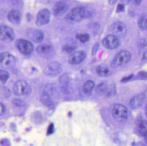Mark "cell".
<instances>
[{"mask_svg":"<svg viewBox=\"0 0 147 146\" xmlns=\"http://www.w3.org/2000/svg\"><path fill=\"white\" fill-rule=\"evenodd\" d=\"M76 48L74 46L71 45H65L63 48L64 51L68 53H71L76 50Z\"/></svg>","mask_w":147,"mask_h":146,"instance_id":"cell-27","label":"cell"},{"mask_svg":"<svg viewBox=\"0 0 147 146\" xmlns=\"http://www.w3.org/2000/svg\"><path fill=\"white\" fill-rule=\"evenodd\" d=\"M41 100L42 103L47 107H50L53 104L51 98L47 92L44 91L41 94Z\"/></svg>","mask_w":147,"mask_h":146,"instance_id":"cell-20","label":"cell"},{"mask_svg":"<svg viewBox=\"0 0 147 146\" xmlns=\"http://www.w3.org/2000/svg\"><path fill=\"white\" fill-rule=\"evenodd\" d=\"M9 77V74L7 71L0 69V81L2 84H5Z\"/></svg>","mask_w":147,"mask_h":146,"instance_id":"cell-23","label":"cell"},{"mask_svg":"<svg viewBox=\"0 0 147 146\" xmlns=\"http://www.w3.org/2000/svg\"><path fill=\"white\" fill-rule=\"evenodd\" d=\"M99 46H100L99 44L98 43H96L94 45L93 47H92V55H95L96 54L98 51V49H99Z\"/></svg>","mask_w":147,"mask_h":146,"instance_id":"cell-28","label":"cell"},{"mask_svg":"<svg viewBox=\"0 0 147 146\" xmlns=\"http://www.w3.org/2000/svg\"><path fill=\"white\" fill-rule=\"evenodd\" d=\"M103 45L108 49H115L120 45V41L117 37L115 35H109L102 41Z\"/></svg>","mask_w":147,"mask_h":146,"instance_id":"cell-10","label":"cell"},{"mask_svg":"<svg viewBox=\"0 0 147 146\" xmlns=\"http://www.w3.org/2000/svg\"><path fill=\"white\" fill-rule=\"evenodd\" d=\"M145 99L144 95L140 94L135 96L130 101L129 106L132 109H136L139 108L143 103Z\"/></svg>","mask_w":147,"mask_h":146,"instance_id":"cell-16","label":"cell"},{"mask_svg":"<svg viewBox=\"0 0 147 146\" xmlns=\"http://www.w3.org/2000/svg\"><path fill=\"white\" fill-rule=\"evenodd\" d=\"M16 48L20 52L24 55H29L32 52L34 49L32 44L26 39H17L15 43Z\"/></svg>","mask_w":147,"mask_h":146,"instance_id":"cell-6","label":"cell"},{"mask_svg":"<svg viewBox=\"0 0 147 146\" xmlns=\"http://www.w3.org/2000/svg\"><path fill=\"white\" fill-rule=\"evenodd\" d=\"M86 57V54L84 51H78L71 55L68 58L69 63L72 65L79 64L84 61Z\"/></svg>","mask_w":147,"mask_h":146,"instance_id":"cell-12","label":"cell"},{"mask_svg":"<svg viewBox=\"0 0 147 146\" xmlns=\"http://www.w3.org/2000/svg\"><path fill=\"white\" fill-rule=\"evenodd\" d=\"M62 66L60 63L57 61L52 62L45 68L44 73L49 77H56L62 72Z\"/></svg>","mask_w":147,"mask_h":146,"instance_id":"cell-8","label":"cell"},{"mask_svg":"<svg viewBox=\"0 0 147 146\" xmlns=\"http://www.w3.org/2000/svg\"><path fill=\"white\" fill-rule=\"evenodd\" d=\"M52 49L51 45H41L38 46L36 49V51L39 54H46L51 51Z\"/></svg>","mask_w":147,"mask_h":146,"instance_id":"cell-21","label":"cell"},{"mask_svg":"<svg viewBox=\"0 0 147 146\" xmlns=\"http://www.w3.org/2000/svg\"><path fill=\"white\" fill-rule=\"evenodd\" d=\"M86 14V10L84 8L78 7L72 9L66 15V19L70 22H77L84 18Z\"/></svg>","mask_w":147,"mask_h":146,"instance_id":"cell-5","label":"cell"},{"mask_svg":"<svg viewBox=\"0 0 147 146\" xmlns=\"http://www.w3.org/2000/svg\"><path fill=\"white\" fill-rule=\"evenodd\" d=\"M124 7L122 4H119L117 6V13H121V12H123L124 11Z\"/></svg>","mask_w":147,"mask_h":146,"instance_id":"cell-30","label":"cell"},{"mask_svg":"<svg viewBox=\"0 0 147 146\" xmlns=\"http://www.w3.org/2000/svg\"><path fill=\"white\" fill-rule=\"evenodd\" d=\"M137 130L142 136H145L147 134V122L141 121L137 124Z\"/></svg>","mask_w":147,"mask_h":146,"instance_id":"cell-18","label":"cell"},{"mask_svg":"<svg viewBox=\"0 0 147 146\" xmlns=\"http://www.w3.org/2000/svg\"><path fill=\"white\" fill-rule=\"evenodd\" d=\"M131 54L127 50H122L117 53L111 62V67L117 68L128 63L131 59Z\"/></svg>","mask_w":147,"mask_h":146,"instance_id":"cell-1","label":"cell"},{"mask_svg":"<svg viewBox=\"0 0 147 146\" xmlns=\"http://www.w3.org/2000/svg\"><path fill=\"white\" fill-rule=\"evenodd\" d=\"M6 111V108L5 105L2 103H0V116L3 115Z\"/></svg>","mask_w":147,"mask_h":146,"instance_id":"cell-29","label":"cell"},{"mask_svg":"<svg viewBox=\"0 0 147 146\" xmlns=\"http://www.w3.org/2000/svg\"><path fill=\"white\" fill-rule=\"evenodd\" d=\"M76 37L82 43H85L89 41L90 37L87 34H78L76 35Z\"/></svg>","mask_w":147,"mask_h":146,"instance_id":"cell-24","label":"cell"},{"mask_svg":"<svg viewBox=\"0 0 147 146\" xmlns=\"http://www.w3.org/2000/svg\"><path fill=\"white\" fill-rule=\"evenodd\" d=\"M111 31L115 36L117 37L123 38L127 33V27L122 22L117 21L112 25Z\"/></svg>","mask_w":147,"mask_h":146,"instance_id":"cell-11","label":"cell"},{"mask_svg":"<svg viewBox=\"0 0 147 146\" xmlns=\"http://www.w3.org/2000/svg\"><path fill=\"white\" fill-rule=\"evenodd\" d=\"M142 1V0H135V1L136 3V4H138V5H139V4H140V3H141Z\"/></svg>","mask_w":147,"mask_h":146,"instance_id":"cell-36","label":"cell"},{"mask_svg":"<svg viewBox=\"0 0 147 146\" xmlns=\"http://www.w3.org/2000/svg\"><path fill=\"white\" fill-rule=\"evenodd\" d=\"M144 137H145V140H146V142L147 143V134Z\"/></svg>","mask_w":147,"mask_h":146,"instance_id":"cell-38","label":"cell"},{"mask_svg":"<svg viewBox=\"0 0 147 146\" xmlns=\"http://www.w3.org/2000/svg\"><path fill=\"white\" fill-rule=\"evenodd\" d=\"M15 34L12 28L6 25L0 27V40L6 43H10L14 39Z\"/></svg>","mask_w":147,"mask_h":146,"instance_id":"cell-7","label":"cell"},{"mask_svg":"<svg viewBox=\"0 0 147 146\" xmlns=\"http://www.w3.org/2000/svg\"><path fill=\"white\" fill-rule=\"evenodd\" d=\"M13 92L18 96H27L31 93V90L28 83L23 80H20L16 82L13 88Z\"/></svg>","mask_w":147,"mask_h":146,"instance_id":"cell-2","label":"cell"},{"mask_svg":"<svg viewBox=\"0 0 147 146\" xmlns=\"http://www.w3.org/2000/svg\"><path fill=\"white\" fill-rule=\"evenodd\" d=\"M12 103L16 106H24L26 105V103L24 101L19 99H13Z\"/></svg>","mask_w":147,"mask_h":146,"instance_id":"cell-26","label":"cell"},{"mask_svg":"<svg viewBox=\"0 0 147 146\" xmlns=\"http://www.w3.org/2000/svg\"><path fill=\"white\" fill-rule=\"evenodd\" d=\"M117 1V0H109V4L110 5H113V4H115Z\"/></svg>","mask_w":147,"mask_h":146,"instance_id":"cell-34","label":"cell"},{"mask_svg":"<svg viewBox=\"0 0 147 146\" xmlns=\"http://www.w3.org/2000/svg\"><path fill=\"white\" fill-rule=\"evenodd\" d=\"M68 6L65 3L59 1L56 3L53 7V13L56 16H61L66 12Z\"/></svg>","mask_w":147,"mask_h":146,"instance_id":"cell-15","label":"cell"},{"mask_svg":"<svg viewBox=\"0 0 147 146\" xmlns=\"http://www.w3.org/2000/svg\"><path fill=\"white\" fill-rule=\"evenodd\" d=\"M139 27L142 30L147 29V20L145 18H141L139 20L138 22Z\"/></svg>","mask_w":147,"mask_h":146,"instance_id":"cell-25","label":"cell"},{"mask_svg":"<svg viewBox=\"0 0 147 146\" xmlns=\"http://www.w3.org/2000/svg\"><path fill=\"white\" fill-rule=\"evenodd\" d=\"M145 113H146V116L147 118V104L146 107V109H145Z\"/></svg>","mask_w":147,"mask_h":146,"instance_id":"cell-37","label":"cell"},{"mask_svg":"<svg viewBox=\"0 0 147 146\" xmlns=\"http://www.w3.org/2000/svg\"><path fill=\"white\" fill-rule=\"evenodd\" d=\"M108 86L105 83L99 84L96 88V92L99 94H106L108 92Z\"/></svg>","mask_w":147,"mask_h":146,"instance_id":"cell-22","label":"cell"},{"mask_svg":"<svg viewBox=\"0 0 147 146\" xmlns=\"http://www.w3.org/2000/svg\"><path fill=\"white\" fill-rule=\"evenodd\" d=\"M27 36L34 43H39L44 39V33L40 30L30 29L28 31Z\"/></svg>","mask_w":147,"mask_h":146,"instance_id":"cell-13","label":"cell"},{"mask_svg":"<svg viewBox=\"0 0 147 146\" xmlns=\"http://www.w3.org/2000/svg\"><path fill=\"white\" fill-rule=\"evenodd\" d=\"M112 114L117 121L121 122H124L127 119V109L122 105L117 104L113 107Z\"/></svg>","mask_w":147,"mask_h":146,"instance_id":"cell-4","label":"cell"},{"mask_svg":"<svg viewBox=\"0 0 147 146\" xmlns=\"http://www.w3.org/2000/svg\"><path fill=\"white\" fill-rule=\"evenodd\" d=\"M16 63V59L13 55L8 52L0 54V66L5 69L13 68Z\"/></svg>","mask_w":147,"mask_h":146,"instance_id":"cell-3","label":"cell"},{"mask_svg":"<svg viewBox=\"0 0 147 146\" xmlns=\"http://www.w3.org/2000/svg\"><path fill=\"white\" fill-rule=\"evenodd\" d=\"M95 86L94 82L92 81L89 80L86 81L83 86V90L86 95H90L92 92Z\"/></svg>","mask_w":147,"mask_h":146,"instance_id":"cell-19","label":"cell"},{"mask_svg":"<svg viewBox=\"0 0 147 146\" xmlns=\"http://www.w3.org/2000/svg\"><path fill=\"white\" fill-rule=\"evenodd\" d=\"M26 17L27 20V21H28V22H29V21L32 20V15L30 13H27Z\"/></svg>","mask_w":147,"mask_h":146,"instance_id":"cell-33","label":"cell"},{"mask_svg":"<svg viewBox=\"0 0 147 146\" xmlns=\"http://www.w3.org/2000/svg\"><path fill=\"white\" fill-rule=\"evenodd\" d=\"M96 72L100 77H107L111 75V72L107 67L99 65L96 69Z\"/></svg>","mask_w":147,"mask_h":146,"instance_id":"cell-17","label":"cell"},{"mask_svg":"<svg viewBox=\"0 0 147 146\" xmlns=\"http://www.w3.org/2000/svg\"><path fill=\"white\" fill-rule=\"evenodd\" d=\"M22 19L21 13L17 9H12L9 12L7 19L9 22L14 25H19Z\"/></svg>","mask_w":147,"mask_h":146,"instance_id":"cell-14","label":"cell"},{"mask_svg":"<svg viewBox=\"0 0 147 146\" xmlns=\"http://www.w3.org/2000/svg\"><path fill=\"white\" fill-rule=\"evenodd\" d=\"M53 124H51L48 128V130H47V134L48 135H51L52 134L53 132Z\"/></svg>","mask_w":147,"mask_h":146,"instance_id":"cell-31","label":"cell"},{"mask_svg":"<svg viewBox=\"0 0 147 146\" xmlns=\"http://www.w3.org/2000/svg\"><path fill=\"white\" fill-rule=\"evenodd\" d=\"M132 0H122V2L125 4L129 3Z\"/></svg>","mask_w":147,"mask_h":146,"instance_id":"cell-35","label":"cell"},{"mask_svg":"<svg viewBox=\"0 0 147 146\" xmlns=\"http://www.w3.org/2000/svg\"><path fill=\"white\" fill-rule=\"evenodd\" d=\"M51 13L49 9H44L40 10L37 15L36 24L38 27L47 25L51 19Z\"/></svg>","mask_w":147,"mask_h":146,"instance_id":"cell-9","label":"cell"},{"mask_svg":"<svg viewBox=\"0 0 147 146\" xmlns=\"http://www.w3.org/2000/svg\"><path fill=\"white\" fill-rule=\"evenodd\" d=\"M133 75H130L129 76H128L127 77H125V78H123L121 80V82H126V81H128L129 80L131 79L132 78H133Z\"/></svg>","mask_w":147,"mask_h":146,"instance_id":"cell-32","label":"cell"}]
</instances>
